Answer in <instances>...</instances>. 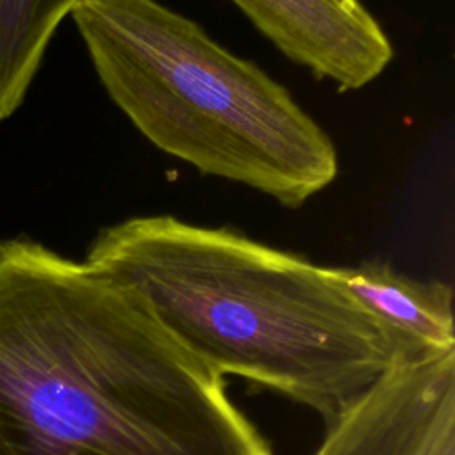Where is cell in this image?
Wrapping results in <instances>:
<instances>
[{
	"label": "cell",
	"instance_id": "cell-3",
	"mask_svg": "<svg viewBox=\"0 0 455 455\" xmlns=\"http://www.w3.org/2000/svg\"><path fill=\"white\" fill-rule=\"evenodd\" d=\"M71 20L112 103L156 149L299 208L339 172L291 92L158 0H80Z\"/></svg>",
	"mask_w": 455,
	"mask_h": 455
},
{
	"label": "cell",
	"instance_id": "cell-6",
	"mask_svg": "<svg viewBox=\"0 0 455 455\" xmlns=\"http://www.w3.org/2000/svg\"><path fill=\"white\" fill-rule=\"evenodd\" d=\"M339 284L418 357L455 352L453 290L419 281L386 261L331 267Z\"/></svg>",
	"mask_w": 455,
	"mask_h": 455
},
{
	"label": "cell",
	"instance_id": "cell-2",
	"mask_svg": "<svg viewBox=\"0 0 455 455\" xmlns=\"http://www.w3.org/2000/svg\"><path fill=\"white\" fill-rule=\"evenodd\" d=\"M84 261L128 288L204 366L306 405L325 428L416 359L331 267L229 226L128 217L103 228Z\"/></svg>",
	"mask_w": 455,
	"mask_h": 455
},
{
	"label": "cell",
	"instance_id": "cell-1",
	"mask_svg": "<svg viewBox=\"0 0 455 455\" xmlns=\"http://www.w3.org/2000/svg\"><path fill=\"white\" fill-rule=\"evenodd\" d=\"M0 455H272L204 366L85 261L0 243Z\"/></svg>",
	"mask_w": 455,
	"mask_h": 455
},
{
	"label": "cell",
	"instance_id": "cell-5",
	"mask_svg": "<svg viewBox=\"0 0 455 455\" xmlns=\"http://www.w3.org/2000/svg\"><path fill=\"white\" fill-rule=\"evenodd\" d=\"M291 62L341 91L379 78L393 43L361 0H231Z\"/></svg>",
	"mask_w": 455,
	"mask_h": 455
},
{
	"label": "cell",
	"instance_id": "cell-4",
	"mask_svg": "<svg viewBox=\"0 0 455 455\" xmlns=\"http://www.w3.org/2000/svg\"><path fill=\"white\" fill-rule=\"evenodd\" d=\"M311 455H455V352L393 368Z\"/></svg>",
	"mask_w": 455,
	"mask_h": 455
},
{
	"label": "cell",
	"instance_id": "cell-7",
	"mask_svg": "<svg viewBox=\"0 0 455 455\" xmlns=\"http://www.w3.org/2000/svg\"><path fill=\"white\" fill-rule=\"evenodd\" d=\"M80 0H0V121L23 101L57 27Z\"/></svg>",
	"mask_w": 455,
	"mask_h": 455
}]
</instances>
